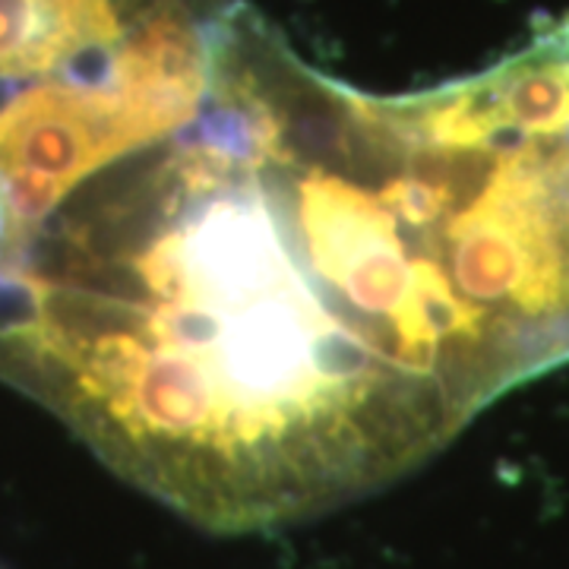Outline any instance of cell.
<instances>
[{"instance_id": "6da1fadb", "label": "cell", "mask_w": 569, "mask_h": 569, "mask_svg": "<svg viewBox=\"0 0 569 569\" xmlns=\"http://www.w3.org/2000/svg\"><path fill=\"white\" fill-rule=\"evenodd\" d=\"M17 358L209 529L383 488L569 361V54L367 96L234 0L200 99L32 228Z\"/></svg>"}]
</instances>
